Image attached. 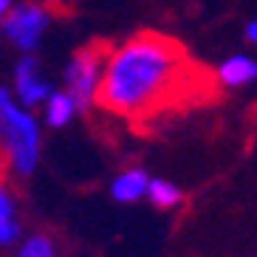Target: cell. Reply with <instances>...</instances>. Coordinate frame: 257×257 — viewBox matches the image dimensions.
Returning a JSON list of instances; mask_svg holds the SVG:
<instances>
[{
	"label": "cell",
	"mask_w": 257,
	"mask_h": 257,
	"mask_svg": "<svg viewBox=\"0 0 257 257\" xmlns=\"http://www.w3.org/2000/svg\"><path fill=\"white\" fill-rule=\"evenodd\" d=\"M184 71L187 57L175 40L156 31H139L121 46L107 48L96 105L119 119H147L170 102Z\"/></svg>",
	"instance_id": "1"
},
{
	"label": "cell",
	"mask_w": 257,
	"mask_h": 257,
	"mask_svg": "<svg viewBox=\"0 0 257 257\" xmlns=\"http://www.w3.org/2000/svg\"><path fill=\"white\" fill-rule=\"evenodd\" d=\"M0 159L15 178L34 175L43 159V121L12 96L9 85H0Z\"/></svg>",
	"instance_id": "2"
},
{
	"label": "cell",
	"mask_w": 257,
	"mask_h": 257,
	"mask_svg": "<svg viewBox=\"0 0 257 257\" xmlns=\"http://www.w3.org/2000/svg\"><path fill=\"white\" fill-rule=\"evenodd\" d=\"M54 17H57V9L51 0L12 3V9L0 17V37L20 54H37L48 29L54 26Z\"/></svg>",
	"instance_id": "3"
},
{
	"label": "cell",
	"mask_w": 257,
	"mask_h": 257,
	"mask_svg": "<svg viewBox=\"0 0 257 257\" xmlns=\"http://www.w3.org/2000/svg\"><path fill=\"white\" fill-rule=\"evenodd\" d=\"M105 57L107 48L99 46V43H91L85 48H76L62 68V91L76 102L79 113H88L91 107H96Z\"/></svg>",
	"instance_id": "4"
},
{
	"label": "cell",
	"mask_w": 257,
	"mask_h": 257,
	"mask_svg": "<svg viewBox=\"0 0 257 257\" xmlns=\"http://www.w3.org/2000/svg\"><path fill=\"white\" fill-rule=\"evenodd\" d=\"M12 96L29 110H40V105L48 99L54 91V82L43 71V62L37 60V54H20V60L15 62L12 71V85H9Z\"/></svg>",
	"instance_id": "5"
},
{
	"label": "cell",
	"mask_w": 257,
	"mask_h": 257,
	"mask_svg": "<svg viewBox=\"0 0 257 257\" xmlns=\"http://www.w3.org/2000/svg\"><path fill=\"white\" fill-rule=\"evenodd\" d=\"M23 237V215L17 192L6 178H0V249H15V243Z\"/></svg>",
	"instance_id": "6"
},
{
	"label": "cell",
	"mask_w": 257,
	"mask_h": 257,
	"mask_svg": "<svg viewBox=\"0 0 257 257\" xmlns=\"http://www.w3.org/2000/svg\"><path fill=\"white\" fill-rule=\"evenodd\" d=\"M147 181H150V173L144 167H124L110 178L107 192L116 204H139L147 195Z\"/></svg>",
	"instance_id": "7"
},
{
	"label": "cell",
	"mask_w": 257,
	"mask_h": 257,
	"mask_svg": "<svg viewBox=\"0 0 257 257\" xmlns=\"http://www.w3.org/2000/svg\"><path fill=\"white\" fill-rule=\"evenodd\" d=\"M215 76L223 88H246L257 82V60L249 54H229L218 62Z\"/></svg>",
	"instance_id": "8"
},
{
	"label": "cell",
	"mask_w": 257,
	"mask_h": 257,
	"mask_svg": "<svg viewBox=\"0 0 257 257\" xmlns=\"http://www.w3.org/2000/svg\"><path fill=\"white\" fill-rule=\"evenodd\" d=\"M76 116H79V107H76V102L62 91V88H54V91L48 93V99L40 105V121L51 130L68 127Z\"/></svg>",
	"instance_id": "9"
},
{
	"label": "cell",
	"mask_w": 257,
	"mask_h": 257,
	"mask_svg": "<svg viewBox=\"0 0 257 257\" xmlns=\"http://www.w3.org/2000/svg\"><path fill=\"white\" fill-rule=\"evenodd\" d=\"M147 201L159 209H175V206L184 204V189L178 187L175 181L170 178H159V175H150L147 181Z\"/></svg>",
	"instance_id": "10"
},
{
	"label": "cell",
	"mask_w": 257,
	"mask_h": 257,
	"mask_svg": "<svg viewBox=\"0 0 257 257\" xmlns=\"http://www.w3.org/2000/svg\"><path fill=\"white\" fill-rule=\"evenodd\" d=\"M12 257H60V249L48 232H29L15 243Z\"/></svg>",
	"instance_id": "11"
},
{
	"label": "cell",
	"mask_w": 257,
	"mask_h": 257,
	"mask_svg": "<svg viewBox=\"0 0 257 257\" xmlns=\"http://www.w3.org/2000/svg\"><path fill=\"white\" fill-rule=\"evenodd\" d=\"M243 37H246V43L257 46V17H251L249 23L243 26Z\"/></svg>",
	"instance_id": "12"
},
{
	"label": "cell",
	"mask_w": 257,
	"mask_h": 257,
	"mask_svg": "<svg viewBox=\"0 0 257 257\" xmlns=\"http://www.w3.org/2000/svg\"><path fill=\"white\" fill-rule=\"evenodd\" d=\"M12 3H15V0H0V17H3L9 9H12Z\"/></svg>",
	"instance_id": "13"
}]
</instances>
